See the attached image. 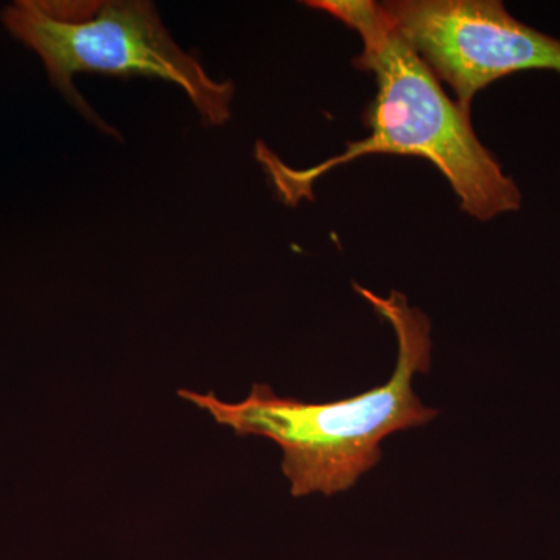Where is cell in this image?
<instances>
[{"label": "cell", "mask_w": 560, "mask_h": 560, "mask_svg": "<svg viewBox=\"0 0 560 560\" xmlns=\"http://www.w3.org/2000/svg\"><path fill=\"white\" fill-rule=\"evenodd\" d=\"M305 5L359 33L363 50L353 65L374 75L377 94L364 116L370 136L349 142L341 154L318 165L298 171L257 143V161L280 200L289 206L312 200L313 184L326 173L370 154H394L430 161L471 219L488 221L521 209V189L478 139L470 113L445 94L429 66L390 25L381 3L313 0Z\"/></svg>", "instance_id": "cell-1"}, {"label": "cell", "mask_w": 560, "mask_h": 560, "mask_svg": "<svg viewBox=\"0 0 560 560\" xmlns=\"http://www.w3.org/2000/svg\"><path fill=\"white\" fill-rule=\"evenodd\" d=\"M399 340L393 377L385 385L337 401L305 404L280 397L256 383L246 399L231 404L213 393L179 389V397L208 411L238 436H261L282 448V471L293 497L345 492L382 459L381 442L396 431L425 425L440 411L425 407L412 389L416 374L431 368L430 319L393 291L381 298L353 283Z\"/></svg>", "instance_id": "cell-2"}, {"label": "cell", "mask_w": 560, "mask_h": 560, "mask_svg": "<svg viewBox=\"0 0 560 560\" xmlns=\"http://www.w3.org/2000/svg\"><path fill=\"white\" fill-rule=\"evenodd\" d=\"M2 21L39 55L61 94L109 135L113 128L75 90L77 73L164 80L186 92L210 127L231 119L234 83L213 80L180 49L147 0H20L3 10Z\"/></svg>", "instance_id": "cell-3"}, {"label": "cell", "mask_w": 560, "mask_h": 560, "mask_svg": "<svg viewBox=\"0 0 560 560\" xmlns=\"http://www.w3.org/2000/svg\"><path fill=\"white\" fill-rule=\"evenodd\" d=\"M383 13L470 113L475 95L525 70L560 72V39L515 20L497 0H394Z\"/></svg>", "instance_id": "cell-4"}]
</instances>
